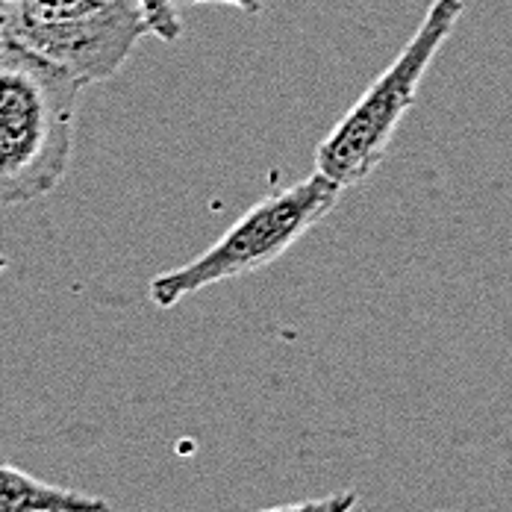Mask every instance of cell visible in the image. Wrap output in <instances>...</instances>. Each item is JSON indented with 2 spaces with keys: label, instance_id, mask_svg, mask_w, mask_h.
<instances>
[{
  "label": "cell",
  "instance_id": "obj_6",
  "mask_svg": "<svg viewBox=\"0 0 512 512\" xmlns=\"http://www.w3.org/2000/svg\"><path fill=\"white\" fill-rule=\"evenodd\" d=\"M148 18L151 36L174 45L183 36V18H180V6L177 0H136Z\"/></svg>",
  "mask_w": 512,
  "mask_h": 512
},
{
  "label": "cell",
  "instance_id": "obj_2",
  "mask_svg": "<svg viewBox=\"0 0 512 512\" xmlns=\"http://www.w3.org/2000/svg\"><path fill=\"white\" fill-rule=\"evenodd\" d=\"M465 0H433L418 30L395 56V62L359 95V101L336 121L315 148V171L342 192L374 174L392 145L401 118L415 103L418 86L454 33Z\"/></svg>",
  "mask_w": 512,
  "mask_h": 512
},
{
  "label": "cell",
  "instance_id": "obj_8",
  "mask_svg": "<svg viewBox=\"0 0 512 512\" xmlns=\"http://www.w3.org/2000/svg\"><path fill=\"white\" fill-rule=\"evenodd\" d=\"M198 3H230V6L251 12V15L262 12V0H177V6H198Z\"/></svg>",
  "mask_w": 512,
  "mask_h": 512
},
{
  "label": "cell",
  "instance_id": "obj_10",
  "mask_svg": "<svg viewBox=\"0 0 512 512\" xmlns=\"http://www.w3.org/2000/svg\"><path fill=\"white\" fill-rule=\"evenodd\" d=\"M0 42H3V33H0Z\"/></svg>",
  "mask_w": 512,
  "mask_h": 512
},
{
  "label": "cell",
  "instance_id": "obj_5",
  "mask_svg": "<svg viewBox=\"0 0 512 512\" xmlns=\"http://www.w3.org/2000/svg\"><path fill=\"white\" fill-rule=\"evenodd\" d=\"M0 512H112L106 498L45 483L0 460Z\"/></svg>",
  "mask_w": 512,
  "mask_h": 512
},
{
  "label": "cell",
  "instance_id": "obj_9",
  "mask_svg": "<svg viewBox=\"0 0 512 512\" xmlns=\"http://www.w3.org/2000/svg\"><path fill=\"white\" fill-rule=\"evenodd\" d=\"M6 268H9V259H6V256H0V274H3Z\"/></svg>",
  "mask_w": 512,
  "mask_h": 512
},
{
  "label": "cell",
  "instance_id": "obj_3",
  "mask_svg": "<svg viewBox=\"0 0 512 512\" xmlns=\"http://www.w3.org/2000/svg\"><path fill=\"white\" fill-rule=\"evenodd\" d=\"M339 195L342 189L321 177L318 171L295 186L265 195L204 254L154 277L151 304L159 309H174L189 295H198L215 283L254 274L259 268L277 262L318 221H324L333 212Z\"/></svg>",
  "mask_w": 512,
  "mask_h": 512
},
{
  "label": "cell",
  "instance_id": "obj_7",
  "mask_svg": "<svg viewBox=\"0 0 512 512\" xmlns=\"http://www.w3.org/2000/svg\"><path fill=\"white\" fill-rule=\"evenodd\" d=\"M357 504V492L345 489V492H333V495H324V498H309V501H298V504H283V507H268V510L256 512H354Z\"/></svg>",
  "mask_w": 512,
  "mask_h": 512
},
{
  "label": "cell",
  "instance_id": "obj_4",
  "mask_svg": "<svg viewBox=\"0 0 512 512\" xmlns=\"http://www.w3.org/2000/svg\"><path fill=\"white\" fill-rule=\"evenodd\" d=\"M0 33L89 86L112 80L151 27L136 0H0Z\"/></svg>",
  "mask_w": 512,
  "mask_h": 512
},
{
  "label": "cell",
  "instance_id": "obj_1",
  "mask_svg": "<svg viewBox=\"0 0 512 512\" xmlns=\"http://www.w3.org/2000/svg\"><path fill=\"white\" fill-rule=\"evenodd\" d=\"M80 92L56 62L0 42V206L30 204L65 180Z\"/></svg>",
  "mask_w": 512,
  "mask_h": 512
}]
</instances>
